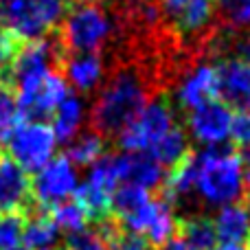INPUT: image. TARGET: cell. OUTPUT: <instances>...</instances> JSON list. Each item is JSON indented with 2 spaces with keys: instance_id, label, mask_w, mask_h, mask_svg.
Wrapping results in <instances>:
<instances>
[{
  "instance_id": "ba28073f",
  "label": "cell",
  "mask_w": 250,
  "mask_h": 250,
  "mask_svg": "<svg viewBox=\"0 0 250 250\" xmlns=\"http://www.w3.org/2000/svg\"><path fill=\"white\" fill-rule=\"evenodd\" d=\"M0 208L35 213L33 176L26 173L9 154L0 151Z\"/></svg>"
},
{
  "instance_id": "cb8c5ba5",
  "label": "cell",
  "mask_w": 250,
  "mask_h": 250,
  "mask_svg": "<svg viewBox=\"0 0 250 250\" xmlns=\"http://www.w3.org/2000/svg\"><path fill=\"white\" fill-rule=\"evenodd\" d=\"M26 220H29V213H22V211H2L0 213V250L20 246Z\"/></svg>"
},
{
  "instance_id": "4fadbf2b",
  "label": "cell",
  "mask_w": 250,
  "mask_h": 250,
  "mask_svg": "<svg viewBox=\"0 0 250 250\" xmlns=\"http://www.w3.org/2000/svg\"><path fill=\"white\" fill-rule=\"evenodd\" d=\"M119 169H121V185H136L149 191L163 182V167L145 151L119 154Z\"/></svg>"
},
{
  "instance_id": "5bb4252c",
  "label": "cell",
  "mask_w": 250,
  "mask_h": 250,
  "mask_svg": "<svg viewBox=\"0 0 250 250\" xmlns=\"http://www.w3.org/2000/svg\"><path fill=\"white\" fill-rule=\"evenodd\" d=\"M57 68L62 70V77L68 82V86L88 92L99 83L104 75V62L99 55H75L66 57Z\"/></svg>"
},
{
  "instance_id": "1f68e13d",
  "label": "cell",
  "mask_w": 250,
  "mask_h": 250,
  "mask_svg": "<svg viewBox=\"0 0 250 250\" xmlns=\"http://www.w3.org/2000/svg\"><path fill=\"white\" fill-rule=\"evenodd\" d=\"M242 204H244V208H246V213H248V220H250V189L246 191V195H244Z\"/></svg>"
},
{
  "instance_id": "83f0119b",
  "label": "cell",
  "mask_w": 250,
  "mask_h": 250,
  "mask_svg": "<svg viewBox=\"0 0 250 250\" xmlns=\"http://www.w3.org/2000/svg\"><path fill=\"white\" fill-rule=\"evenodd\" d=\"M156 250H189V248H187V244L176 235V237H171L167 244H163V246L156 248Z\"/></svg>"
},
{
  "instance_id": "8fae6325",
  "label": "cell",
  "mask_w": 250,
  "mask_h": 250,
  "mask_svg": "<svg viewBox=\"0 0 250 250\" xmlns=\"http://www.w3.org/2000/svg\"><path fill=\"white\" fill-rule=\"evenodd\" d=\"M235 112L222 99H211L189 112V129L200 143L215 147L230 136Z\"/></svg>"
},
{
  "instance_id": "44dd1931",
  "label": "cell",
  "mask_w": 250,
  "mask_h": 250,
  "mask_svg": "<svg viewBox=\"0 0 250 250\" xmlns=\"http://www.w3.org/2000/svg\"><path fill=\"white\" fill-rule=\"evenodd\" d=\"M46 213L51 215V220L57 224V229L66 230L68 235L83 233V230H86V226L90 224V222H88L86 211H83V208L79 207L75 200L55 204V207H51Z\"/></svg>"
},
{
  "instance_id": "d4e9b609",
  "label": "cell",
  "mask_w": 250,
  "mask_h": 250,
  "mask_svg": "<svg viewBox=\"0 0 250 250\" xmlns=\"http://www.w3.org/2000/svg\"><path fill=\"white\" fill-rule=\"evenodd\" d=\"M222 20L229 26H246L250 22V0H222Z\"/></svg>"
},
{
  "instance_id": "d590c367",
  "label": "cell",
  "mask_w": 250,
  "mask_h": 250,
  "mask_svg": "<svg viewBox=\"0 0 250 250\" xmlns=\"http://www.w3.org/2000/svg\"><path fill=\"white\" fill-rule=\"evenodd\" d=\"M246 244H248V248H246V250H250V237H248V242H246Z\"/></svg>"
},
{
  "instance_id": "7402d4cb",
  "label": "cell",
  "mask_w": 250,
  "mask_h": 250,
  "mask_svg": "<svg viewBox=\"0 0 250 250\" xmlns=\"http://www.w3.org/2000/svg\"><path fill=\"white\" fill-rule=\"evenodd\" d=\"M24 42L26 40L20 38L16 31L0 24V82L13 86V64H16V57L22 51Z\"/></svg>"
},
{
  "instance_id": "52a82bcc",
  "label": "cell",
  "mask_w": 250,
  "mask_h": 250,
  "mask_svg": "<svg viewBox=\"0 0 250 250\" xmlns=\"http://www.w3.org/2000/svg\"><path fill=\"white\" fill-rule=\"evenodd\" d=\"M77 189V173L75 165L66 154L51 158L33 178V198L38 211H48L60 202H66L68 195Z\"/></svg>"
},
{
  "instance_id": "d6986e66",
  "label": "cell",
  "mask_w": 250,
  "mask_h": 250,
  "mask_svg": "<svg viewBox=\"0 0 250 250\" xmlns=\"http://www.w3.org/2000/svg\"><path fill=\"white\" fill-rule=\"evenodd\" d=\"M79 123H82V104L77 97L68 95L51 117V127L55 132V138L62 143H68L77 132Z\"/></svg>"
},
{
  "instance_id": "4dcf8cb0",
  "label": "cell",
  "mask_w": 250,
  "mask_h": 250,
  "mask_svg": "<svg viewBox=\"0 0 250 250\" xmlns=\"http://www.w3.org/2000/svg\"><path fill=\"white\" fill-rule=\"evenodd\" d=\"M213 250H244V248L237 246V244H222V246H215Z\"/></svg>"
},
{
  "instance_id": "9c48e42d",
  "label": "cell",
  "mask_w": 250,
  "mask_h": 250,
  "mask_svg": "<svg viewBox=\"0 0 250 250\" xmlns=\"http://www.w3.org/2000/svg\"><path fill=\"white\" fill-rule=\"evenodd\" d=\"M215 0H158L160 20L176 35L191 38L208 26Z\"/></svg>"
},
{
  "instance_id": "f546056e",
  "label": "cell",
  "mask_w": 250,
  "mask_h": 250,
  "mask_svg": "<svg viewBox=\"0 0 250 250\" xmlns=\"http://www.w3.org/2000/svg\"><path fill=\"white\" fill-rule=\"evenodd\" d=\"M242 60L246 62V64L250 66V35H248V40L242 44Z\"/></svg>"
},
{
  "instance_id": "d6a6232c",
  "label": "cell",
  "mask_w": 250,
  "mask_h": 250,
  "mask_svg": "<svg viewBox=\"0 0 250 250\" xmlns=\"http://www.w3.org/2000/svg\"><path fill=\"white\" fill-rule=\"evenodd\" d=\"M86 2H95V4H104L105 0H86Z\"/></svg>"
},
{
  "instance_id": "7c38bea8",
  "label": "cell",
  "mask_w": 250,
  "mask_h": 250,
  "mask_svg": "<svg viewBox=\"0 0 250 250\" xmlns=\"http://www.w3.org/2000/svg\"><path fill=\"white\" fill-rule=\"evenodd\" d=\"M217 99V73L215 66H198L193 68L178 90V101L185 110H195L198 105Z\"/></svg>"
},
{
  "instance_id": "603a6c76",
  "label": "cell",
  "mask_w": 250,
  "mask_h": 250,
  "mask_svg": "<svg viewBox=\"0 0 250 250\" xmlns=\"http://www.w3.org/2000/svg\"><path fill=\"white\" fill-rule=\"evenodd\" d=\"M105 149H108V141L92 132V134H86V136L77 138V141L70 145V149L66 151V156H68V160L73 165L86 167V165H95L97 160L105 154Z\"/></svg>"
},
{
  "instance_id": "836d02e7",
  "label": "cell",
  "mask_w": 250,
  "mask_h": 250,
  "mask_svg": "<svg viewBox=\"0 0 250 250\" xmlns=\"http://www.w3.org/2000/svg\"><path fill=\"white\" fill-rule=\"evenodd\" d=\"M60 250H73V248H70V246H64V248H60Z\"/></svg>"
},
{
  "instance_id": "6da1fadb",
  "label": "cell",
  "mask_w": 250,
  "mask_h": 250,
  "mask_svg": "<svg viewBox=\"0 0 250 250\" xmlns=\"http://www.w3.org/2000/svg\"><path fill=\"white\" fill-rule=\"evenodd\" d=\"M149 104V83L138 68H121L108 79L90 112V125L101 138H114Z\"/></svg>"
},
{
  "instance_id": "8d00e7d4",
  "label": "cell",
  "mask_w": 250,
  "mask_h": 250,
  "mask_svg": "<svg viewBox=\"0 0 250 250\" xmlns=\"http://www.w3.org/2000/svg\"><path fill=\"white\" fill-rule=\"evenodd\" d=\"M0 151H2V149H0Z\"/></svg>"
},
{
  "instance_id": "e0dca14e",
  "label": "cell",
  "mask_w": 250,
  "mask_h": 250,
  "mask_svg": "<svg viewBox=\"0 0 250 250\" xmlns=\"http://www.w3.org/2000/svg\"><path fill=\"white\" fill-rule=\"evenodd\" d=\"M22 244L24 250H60V229L46 211H35L26 220Z\"/></svg>"
},
{
  "instance_id": "3957f363",
  "label": "cell",
  "mask_w": 250,
  "mask_h": 250,
  "mask_svg": "<svg viewBox=\"0 0 250 250\" xmlns=\"http://www.w3.org/2000/svg\"><path fill=\"white\" fill-rule=\"evenodd\" d=\"M195 189L213 204L235 202L244 193V154L237 147H208L195 156Z\"/></svg>"
},
{
  "instance_id": "e575fe53",
  "label": "cell",
  "mask_w": 250,
  "mask_h": 250,
  "mask_svg": "<svg viewBox=\"0 0 250 250\" xmlns=\"http://www.w3.org/2000/svg\"><path fill=\"white\" fill-rule=\"evenodd\" d=\"M9 250H24V248H20V246H18V248H9Z\"/></svg>"
},
{
  "instance_id": "ac0fdd59",
  "label": "cell",
  "mask_w": 250,
  "mask_h": 250,
  "mask_svg": "<svg viewBox=\"0 0 250 250\" xmlns=\"http://www.w3.org/2000/svg\"><path fill=\"white\" fill-rule=\"evenodd\" d=\"M187 151H189V143H187L185 129H182L180 125H173V127L169 129L147 154H149L160 167L169 169L171 165H176Z\"/></svg>"
},
{
  "instance_id": "f1b7e54d",
  "label": "cell",
  "mask_w": 250,
  "mask_h": 250,
  "mask_svg": "<svg viewBox=\"0 0 250 250\" xmlns=\"http://www.w3.org/2000/svg\"><path fill=\"white\" fill-rule=\"evenodd\" d=\"M244 154V151H242ZM244 182L248 185V189H250V154L246 156L244 154Z\"/></svg>"
},
{
  "instance_id": "30bf717a",
  "label": "cell",
  "mask_w": 250,
  "mask_h": 250,
  "mask_svg": "<svg viewBox=\"0 0 250 250\" xmlns=\"http://www.w3.org/2000/svg\"><path fill=\"white\" fill-rule=\"evenodd\" d=\"M217 99L235 114L250 112V66L242 57H222L215 64Z\"/></svg>"
},
{
  "instance_id": "9a60e30c",
  "label": "cell",
  "mask_w": 250,
  "mask_h": 250,
  "mask_svg": "<svg viewBox=\"0 0 250 250\" xmlns=\"http://www.w3.org/2000/svg\"><path fill=\"white\" fill-rule=\"evenodd\" d=\"M178 237L187 244L189 250H213L217 246L215 222L208 215L178 217Z\"/></svg>"
},
{
  "instance_id": "8992f818",
  "label": "cell",
  "mask_w": 250,
  "mask_h": 250,
  "mask_svg": "<svg viewBox=\"0 0 250 250\" xmlns=\"http://www.w3.org/2000/svg\"><path fill=\"white\" fill-rule=\"evenodd\" d=\"M55 132L48 123H20L9 138V156L26 173H38L55 151Z\"/></svg>"
},
{
  "instance_id": "4316f807",
  "label": "cell",
  "mask_w": 250,
  "mask_h": 250,
  "mask_svg": "<svg viewBox=\"0 0 250 250\" xmlns=\"http://www.w3.org/2000/svg\"><path fill=\"white\" fill-rule=\"evenodd\" d=\"M66 246H70L73 250H108L104 242H101V237L92 230V233H77V235H70L68 244Z\"/></svg>"
},
{
  "instance_id": "7a4b0ae2",
  "label": "cell",
  "mask_w": 250,
  "mask_h": 250,
  "mask_svg": "<svg viewBox=\"0 0 250 250\" xmlns=\"http://www.w3.org/2000/svg\"><path fill=\"white\" fill-rule=\"evenodd\" d=\"M112 33V22L104 4L86 0H66L62 20L53 31V42L57 48V66L66 57L97 55L105 40Z\"/></svg>"
},
{
  "instance_id": "277c9868",
  "label": "cell",
  "mask_w": 250,
  "mask_h": 250,
  "mask_svg": "<svg viewBox=\"0 0 250 250\" xmlns=\"http://www.w3.org/2000/svg\"><path fill=\"white\" fill-rule=\"evenodd\" d=\"M66 0H0V24L24 40H40L57 29Z\"/></svg>"
},
{
  "instance_id": "ffe728a7",
  "label": "cell",
  "mask_w": 250,
  "mask_h": 250,
  "mask_svg": "<svg viewBox=\"0 0 250 250\" xmlns=\"http://www.w3.org/2000/svg\"><path fill=\"white\" fill-rule=\"evenodd\" d=\"M22 123L18 110V92L11 83L0 82V147L7 145L9 138Z\"/></svg>"
},
{
  "instance_id": "484cf974",
  "label": "cell",
  "mask_w": 250,
  "mask_h": 250,
  "mask_svg": "<svg viewBox=\"0 0 250 250\" xmlns=\"http://www.w3.org/2000/svg\"><path fill=\"white\" fill-rule=\"evenodd\" d=\"M230 138L239 151L250 149V112L235 114L233 127H230Z\"/></svg>"
},
{
  "instance_id": "5b68a950",
  "label": "cell",
  "mask_w": 250,
  "mask_h": 250,
  "mask_svg": "<svg viewBox=\"0 0 250 250\" xmlns=\"http://www.w3.org/2000/svg\"><path fill=\"white\" fill-rule=\"evenodd\" d=\"M173 125L176 121H173L171 101L167 95H160L158 99H151L143 108V112L119 134V145L127 154H138V151L147 154Z\"/></svg>"
},
{
  "instance_id": "2e32d148",
  "label": "cell",
  "mask_w": 250,
  "mask_h": 250,
  "mask_svg": "<svg viewBox=\"0 0 250 250\" xmlns=\"http://www.w3.org/2000/svg\"><path fill=\"white\" fill-rule=\"evenodd\" d=\"M215 222V230H217V239L224 244H242L248 242L250 237V220L248 213L244 208L242 202L235 204H226L220 213H217Z\"/></svg>"
}]
</instances>
